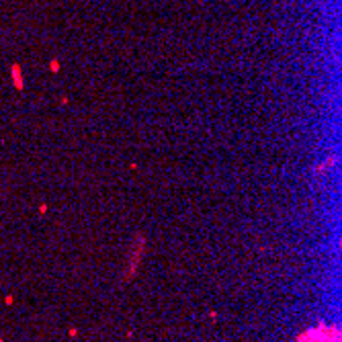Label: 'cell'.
Listing matches in <instances>:
<instances>
[{
  "instance_id": "cell-1",
  "label": "cell",
  "mask_w": 342,
  "mask_h": 342,
  "mask_svg": "<svg viewBox=\"0 0 342 342\" xmlns=\"http://www.w3.org/2000/svg\"><path fill=\"white\" fill-rule=\"evenodd\" d=\"M142 252H143V238L139 236V240L135 242V248H131V256H129L127 269H125V279L135 277L137 266H139V260H142Z\"/></svg>"
},
{
  "instance_id": "cell-2",
  "label": "cell",
  "mask_w": 342,
  "mask_h": 342,
  "mask_svg": "<svg viewBox=\"0 0 342 342\" xmlns=\"http://www.w3.org/2000/svg\"><path fill=\"white\" fill-rule=\"evenodd\" d=\"M12 76H15V84H16V88L21 90V88H23V78H21V68H19L16 64L12 66Z\"/></svg>"
},
{
  "instance_id": "cell-3",
  "label": "cell",
  "mask_w": 342,
  "mask_h": 342,
  "mask_svg": "<svg viewBox=\"0 0 342 342\" xmlns=\"http://www.w3.org/2000/svg\"><path fill=\"white\" fill-rule=\"evenodd\" d=\"M51 70H54V72H58V70H59V64H58V62H51Z\"/></svg>"
},
{
  "instance_id": "cell-4",
  "label": "cell",
  "mask_w": 342,
  "mask_h": 342,
  "mask_svg": "<svg viewBox=\"0 0 342 342\" xmlns=\"http://www.w3.org/2000/svg\"><path fill=\"white\" fill-rule=\"evenodd\" d=\"M0 342H2V340H0Z\"/></svg>"
}]
</instances>
